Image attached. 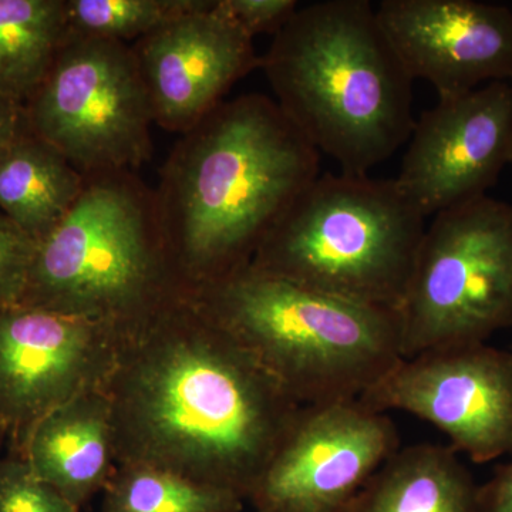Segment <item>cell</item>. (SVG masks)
Wrapping results in <instances>:
<instances>
[{
	"mask_svg": "<svg viewBox=\"0 0 512 512\" xmlns=\"http://www.w3.org/2000/svg\"><path fill=\"white\" fill-rule=\"evenodd\" d=\"M511 83H512V80H511ZM512 164V163H511Z\"/></svg>",
	"mask_w": 512,
	"mask_h": 512,
	"instance_id": "cell-26",
	"label": "cell"
},
{
	"mask_svg": "<svg viewBox=\"0 0 512 512\" xmlns=\"http://www.w3.org/2000/svg\"><path fill=\"white\" fill-rule=\"evenodd\" d=\"M67 35L66 0H0V97L25 106Z\"/></svg>",
	"mask_w": 512,
	"mask_h": 512,
	"instance_id": "cell-18",
	"label": "cell"
},
{
	"mask_svg": "<svg viewBox=\"0 0 512 512\" xmlns=\"http://www.w3.org/2000/svg\"><path fill=\"white\" fill-rule=\"evenodd\" d=\"M476 512H512V457L477 487Z\"/></svg>",
	"mask_w": 512,
	"mask_h": 512,
	"instance_id": "cell-24",
	"label": "cell"
},
{
	"mask_svg": "<svg viewBox=\"0 0 512 512\" xmlns=\"http://www.w3.org/2000/svg\"><path fill=\"white\" fill-rule=\"evenodd\" d=\"M399 444L387 413L359 399L302 406L248 501L258 512H349Z\"/></svg>",
	"mask_w": 512,
	"mask_h": 512,
	"instance_id": "cell-10",
	"label": "cell"
},
{
	"mask_svg": "<svg viewBox=\"0 0 512 512\" xmlns=\"http://www.w3.org/2000/svg\"><path fill=\"white\" fill-rule=\"evenodd\" d=\"M84 184L86 177L32 130L0 156V212L36 244L69 214Z\"/></svg>",
	"mask_w": 512,
	"mask_h": 512,
	"instance_id": "cell-17",
	"label": "cell"
},
{
	"mask_svg": "<svg viewBox=\"0 0 512 512\" xmlns=\"http://www.w3.org/2000/svg\"><path fill=\"white\" fill-rule=\"evenodd\" d=\"M261 67L276 104L340 173L369 174L409 141L414 80L367 0L299 6Z\"/></svg>",
	"mask_w": 512,
	"mask_h": 512,
	"instance_id": "cell-3",
	"label": "cell"
},
{
	"mask_svg": "<svg viewBox=\"0 0 512 512\" xmlns=\"http://www.w3.org/2000/svg\"><path fill=\"white\" fill-rule=\"evenodd\" d=\"M190 295L299 406L359 399L403 359L399 312L332 298L251 264Z\"/></svg>",
	"mask_w": 512,
	"mask_h": 512,
	"instance_id": "cell-4",
	"label": "cell"
},
{
	"mask_svg": "<svg viewBox=\"0 0 512 512\" xmlns=\"http://www.w3.org/2000/svg\"><path fill=\"white\" fill-rule=\"evenodd\" d=\"M146 86L154 124L187 133L224 101L261 57L254 39L207 0L131 45Z\"/></svg>",
	"mask_w": 512,
	"mask_h": 512,
	"instance_id": "cell-14",
	"label": "cell"
},
{
	"mask_svg": "<svg viewBox=\"0 0 512 512\" xmlns=\"http://www.w3.org/2000/svg\"><path fill=\"white\" fill-rule=\"evenodd\" d=\"M36 245L0 212V308L22 302Z\"/></svg>",
	"mask_w": 512,
	"mask_h": 512,
	"instance_id": "cell-22",
	"label": "cell"
},
{
	"mask_svg": "<svg viewBox=\"0 0 512 512\" xmlns=\"http://www.w3.org/2000/svg\"><path fill=\"white\" fill-rule=\"evenodd\" d=\"M387 413L429 421L474 463L512 454V352L487 343L403 357L359 397Z\"/></svg>",
	"mask_w": 512,
	"mask_h": 512,
	"instance_id": "cell-9",
	"label": "cell"
},
{
	"mask_svg": "<svg viewBox=\"0 0 512 512\" xmlns=\"http://www.w3.org/2000/svg\"><path fill=\"white\" fill-rule=\"evenodd\" d=\"M215 9L245 35H278L299 9L296 0H215Z\"/></svg>",
	"mask_w": 512,
	"mask_h": 512,
	"instance_id": "cell-23",
	"label": "cell"
},
{
	"mask_svg": "<svg viewBox=\"0 0 512 512\" xmlns=\"http://www.w3.org/2000/svg\"><path fill=\"white\" fill-rule=\"evenodd\" d=\"M399 315L403 357L511 328L512 204L484 195L434 215Z\"/></svg>",
	"mask_w": 512,
	"mask_h": 512,
	"instance_id": "cell-7",
	"label": "cell"
},
{
	"mask_svg": "<svg viewBox=\"0 0 512 512\" xmlns=\"http://www.w3.org/2000/svg\"><path fill=\"white\" fill-rule=\"evenodd\" d=\"M320 154L274 99L224 100L181 134L153 190L168 264L192 293L251 264L293 200L320 174Z\"/></svg>",
	"mask_w": 512,
	"mask_h": 512,
	"instance_id": "cell-2",
	"label": "cell"
},
{
	"mask_svg": "<svg viewBox=\"0 0 512 512\" xmlns=\"http://www.w3.org/2000/svg\"><path fill=\"white\" fill-rule=\"evenodd\" d=\"M16 453L43 483L80 510L104 491L117 467L103 390L80 394L46 414Z\"/></svg>",
	"mask_w": 512,
	"mask_h": 512,
	"instance_id": "cell-15",
	"label": "cell"
},
{
	"mask_svg": "<svg viewBox=\"0 0 512 512\" xmlns=\"http://www.w3.org/2000/svg\"><path fill=\"white\" fill-rule=\"evenodd\" d=\"M207 0H66L73 35L114 42H136Z\"/></svg>",
	"mask_w": 512,
	"mask_h": 512,
	"instance_id": "cell-20",
	"label": "cell"
},
{
	"mask_svg": "<svg viewBox=\"0 0 512 512\" xmlns=\"http://www.w3.org/2000/svg\"><path fill=\"white\" fill-rule=\"evenodd\" d=\"M0 512H80L43 483L18 453L0 457Z\"/></svg>",
	"mask_w": 512,
	"mask_h": 512,
	"instance_id": "cell-21",
	"label": "cell"
},
{
	"mask_svg": "<svg viewBox=\"0 0 512 512\" xmlns=\"http://www.w3.org/2000/svg\"><path fill=\"white\" fill-rule=\"evenodd\" d=\"M103 393L117 466H150L248 500L302 406L178 292L121 329Z\"/></svg>",
	"mask_w": 512,
	"mask_h": 512,
	"instance_id": "cell-1",
	"label": "cell"
},
{
	"mask_svg": "<svg viewBox=\"0 0 512 512\" xmlns=\"http://www.w3.org/2000/svg\"><path fill=\"white\" fill-rule=\"evenodd\" d=\"M238 494L150 466H117L101 512H241Z\"/></svg>",
	"mask_w": 512,
	"mask_h": 512,
	"instance_id": "cell-19",
	"label": "cell"
},
{
	"mask_svg": "<svg viewBox=\"0 0 512 512\" xmlns=\"http://www.w3.org/2000/svg\"><path fill=\"white\" fill-rule=\"evenodd\" d=\"M25 111L84 177L136 173L153 153V111L127 43L69 32Z\"/></svg>",
	"mask_w": 512,
	"mask_h": 512,
	"instance_id": "cell-8",
	"label": "cell"
},
{
	"mask_svg": "<svg viewBox=\"0 0 512 512\" xmlns=\"http://www.w3.org/2000/svg\"><path fill=\"white\" fill-rule=\"evenodd\" d=\"M119 330L16 303L0 308V434L18 447L37 421L103 389Z\"/></svg>",
	"mask_w": 512,
	"mask_h": 512,
	"instance_id": "cell-11",
	"label": "cell"
},
{
	"mask_svg": "<svg viewBox=\"0 0 512 512\" xmlns=\"http://www.w3.org/2000/svg\"><path fill=\"white\" fill-rule=\"evenodd\" d=\"M380 25L413 80L439 100L512 80V12L476 0H383Z\"/></svg>",
	"mask_w": 512,
	"mask_h": 512,
	"instance_id": "cell-13",
	"label": "cell"
},
{
	"mask_svg": "<svg viewBox=\"0 0 512 512\" xmlns=\"http://www.w3.org/2000/svg\"><path fill=\"white\" fill-rule=\"evenodd\" d=\"M457 454L437 444L399 448L349 512H476L478 485Z\"/></svg>",
	"mask_w": 512,
	"mask_h": 512,
	"instance_id": "cell-16",
	"label": "cell"
},
{
	"mask_svg": "<svg viewBox=\"0 0 512 512\" xmlns=\"http://www.w3.org/2000/svg\"><path fill=\"white\" fill-rule=\"evenodd\" d=\"M29 130L25 106L0 97V156Z\"/></svg>",
	"mask_w": 512,
	"mask_h": 512,
	"instance_id": "cell-25",
	"label": "cell"
},
{
	"mask_svg": "<svg viewBox=\"0 0 512 512\" xmlns=\"http://www.w3.org/2000/svg\"><path fill=\"white\" fill-rule=\"evenodd\" d=\"M424 221L394 178L319 174L266 234L251 265L332 298L399 312Z\"/></svg>",
	"mask_w": 512,
	"mask_h": 512,
	"instance_id": "cell-5",
	"label": "cell"
},
{
	"mask_svg": "<svg viewBox=\"0 0 512 512\" xmlns=\"http://www.w3.org/2000/svg\"><path fill=\"white\" fill-rule=\"evenodd\" d=\"M178 292L153 190L136 173H114L86 177L69 214L37 242L20 303L120 330Z\"/></svg>",
	"mask_w": 512,
	"mask_h": 512,
	"instance_id": "cell-6",
	"label": "cell"
},
{
	"mask_svg": "<svg viewBox=\"0 0 512 512\" xmlns=\"http://www.w3.org/2000/svg\"><path fill=\"white\" fill-rule=\"evenodd\" d=\"M512 163V83L439 100L414 121L394 180L427 217L488 195Z\"/></svg>",
	"mask_w": 512,
	"mask_h": 512,
	"instance_id": "cell-12",
	"label": "cell"
},
{
	"mask_svg": "<svg viewBox=\"0 0 512 512\" xmlns=\"http://www.w3.org/2000/svg\"><path fill=\"white\" fill-rule=\"evenodd\" d=\"M255 512H258V511H255Z\"/></svg>",
	"mask_w": 512,
	"mask_h": 512,
	"instance_id": "cell-27",
	"label": "cell"
}]
</instances>
